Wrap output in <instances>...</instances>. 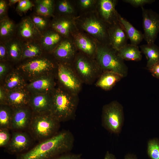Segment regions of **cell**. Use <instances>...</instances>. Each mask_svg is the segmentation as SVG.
Instances as JSON below:
<instances>
[{
  "label": "cell",
  "instance_id": "obj_5",
  "mask_svg": "<svg viewBox=\"0 0 159 159\" xmlns=\"http://www.w3.org/2000/svg\"><path fill=\"white\" fill-rule=\"evenodd\" d=\"M124 121L123 108L122 105L114 101L105 105L102 116L103 126L110 132L119 134Z\"/></svg>",
  "mask_w": 159,
  "mask_h": 159
},
{
  "label": "cell",
  "instance_id": "obj_31",
  "mask_svg": "<svg viewBox=\"0 0 159 159\" xmlns=\"http://www.w3.org/2000/svg\"><path fill=\"white\" fill-rule=\"evenodd\" d=\"M14 25L13 23L8 19H5L0 22V34L1 37H6L13 32Z\"/></svg>",
  "mask_w": 159,
  "mask_h": 159
},
{
  "label": "cell",
  "instance_id": "obj_15",
  "mask_svg": "<svg viewBox=\"0 0 159 159\" xmlns=\"http://www.w3.org/2000/svg\"><path fill=\"white\" fill-rule=\"evenodd\" d=\"M29 100L26 92L20 89L10 91L6 96L7 105L14 108L25 106Z\"/></svg>",
  "mask_w": 159,
  "mask_h": 159
},
{
  "label": "cell",
  "instance_id": "obj_27",
  "mask_svg": "<svg viewBox=\"0 0 159 159\" xmlns=\"http://www.w3.org/2000/svg\"><path fill=\"white\" fill-rule=\"evenodd\" d=\"M41 52V49L38 44L28 42L24 45L21 57L24 58H32L39 55Z\"/></svg>",
  "mask_w": 159,
  "mask_h": 159
},
{
  "label": "cell",
  "instance_id": "obj_13",
  "mask_svg": "<svg viewBox=\"0 0 159 159\" xmlns=\"http://www.w3.org/2000/svg\"><path fill=\"white\" fill-rule=\"evenodd\" d=\"M53 64L46 59H39L29 61L21 67L23 70L31 75L42 74L51 70Z\"/></svg>",
  "mask_w": 159,
  "mask_h": 159
},
{
  "label": "cell",
  "instance_id": "obj_20",
  "mask_svg": "<svg viewBox=\"0 0 159 159\" xmlns=\"http://www.w3.org/2000/svg\"><path fill=\"white\" fill-rule=\"evenodd\" d=\"M117 51L119 56L124 60L139 61L142 58L138 45L127 44Z\"/></svg>",
  "mask_w": 159,
  "mask_h": 159
},
{
  "label": "cell",
  "instance_id": "obj_1",
  "mask_svg": "<svg viewBox=\"0 0 159 159\" xmlns=\"http://www.w3.org/2000/svg\"><path fill=\"white\" fill-rule=\"evenodd\" d=\"M74 139L69 131L63 130L41 141L28 151L17 155L16 159H52L70 152Z\"/></svg>",
  "mask_w": 159,
  "mask_h": 159
},
{
  "label": "cell",
  "instance_id": "obj_42",
  "mask_svg": "<svg viewBox=\"0 0 159 159\" xmlns=\"http://www.w3.org/2000/svg\"><path fill=\"white\" fill-rule=\"evenodd\" d=\"M6 8V5L5 2L3 0L0 1V15H3L5 12Z\"/></svg>",
  "mask_w": 159,
  "mask_h": 159
},
{
  "label": "cell",
  "instance_id": "obj_37",
  "mask_svg": "<svg viewBox=\"0 0 159 159\" xmlns=\"http://www.w3.org/2000/svg\"><path fill=\"white\" fill-rule=\"evenodd\" d=\"M58 9L60 12L64 13H71L73 11L69 3L65 0L60 2L58 5Z\"/></svg>",
  "mask_w": 159,
  "mask_h": 159
},
{
  "label": "cell",
  "instance_id": "obj_34",
  "mask_svg": "<svg viewBox=\"0 0 159 159\" xmlns=\"http://www.w3.org/2000/svg\"><path fill=\"white\" fill-rule=\"evenodd\" d=\"M37 5L36 11L37 13L40 15L48 16L50 15L52 13L53 9L43 5L39 0L36 1Z\"/></svg>",
  "mask_w": 159,
  "mask_h": 159
},
{
  "label": "cell",
  "instance_id": "obj_39",
  "mask_svg": "<svg viewBox=\"0 0 159 159\" xmlns=\"http://www.w3.org/2000/svg\"><path fill=\"white\" fill-rule=\"evenodd\" d=\"M32 21L39 30L44 29L47 25L46 21L39 16H34L33 18Z\"/></svg>",
  "mask_w": 159,
  "mask_h": 159
},
{
  "label": "cell",
  "instance_id": "obj_11",
  "mask_svg": "<svg viewBox=\"0 0 159 159\" xmlns=\"http://www.w3.org/2000/svg\"><path fill=\"white\" fill-rule=\"evenodd\" d=\"M32 117L30 110L25 106L14 108L11 129L18 131L28 127Z\"/></svg>",
  "mask_w": 159,
  "mask_h": 159
},
{
  "label": "cell",
  "instance_id": "obj_45",
  "mask_svg": "<svg viewBox=\"0 0 159 159\" xmlns=\"http://www.w3.org/2000/svg\"><path fill=\"white\" fill-rule=\"evenodd\" d=\"M6 69V67L5 65L2 63L0 64V76L2 77L5 73Z\"/></svg>",
  "mask_w": 159,
  "mask_h": 159
},
{
  "label": "cell",
  "instance_id": "obj_22",
  "mask_svg": "<svg viewBox=\"0 0 159 159\" xmlns=\"http://www.w3.org/2000/svg\"><path fill=\"white\" fill-rule=\"evenodd\" d=\"M53 81L50 77H42L30 83L28 88L37 92H45L50 90L53 86Z\"/></svg>",
  "mask_w": 159,
  "mask_h": 159
},
{
  "label": "cell",
  "instance_id": "obj_28",
  "mask_svg": "<svg viewBox=\"0 0 159 159\" xmlns=\"http://www.w3.org/2000/svg\"><path fill=\"white\" fill-rule=\"evenodd\" d=\"M5 46L8 53L12 59L18 60L21 57L22 49L20 44L18 41H10Z\"/></svg>",
  "mask_w": 159,
  "mask_h": 159
},
{
  "label": "cell",
  "instance_id": "obj_32",
  "mask_svg": "<svg viewBox=\"0 0 159 159\" xmlns=\"http://www.w3.org/2000/svg\"><path fill=\"white\" fill-rule=\"evenodd\" d=\"M147 153L151 159H159V141L152 139L148 142Z\"/></svg>",
  "mask_w": 159,
  "mask_h": 159
},
{
  "label": "cell",
  "instance_id": "obj_44",
  "mask_svg": "<svg viewBox=\"0 0 159 159\" xmlns=\"http://www.w3.org/2000/svg\"><path fill=\"white\" fill-rule=\"evenodd\" d=\"M92 2L91 0H81L80 3L81 6L84 8H87L90 6Z\"/></svg>",
  "mask_w": 159,
  "mask_h": 159
},
{
  "label": "cell",
  "instance_id": "obj_43",
  "mask_svg": "<svg viewBox=\"0 0 159 159\" xmlns=\"http://www.w3.org/2000/svg\"><path fill=\"white\" fill-rule=\"evenodd\" d=\"M39 1L43 5L49 8L53 9V4L52 1L50 0H42Z\"/></svg>",
  "mask_w": 159,
  "mask_h": 159
},
{
  "label": "cell",
  "instance_id": "obj_48",
  "mask_svg": "<svg viewBox=\"0 0 159 159\" xmlns=\"http://www.w3.org/2000/svg\"><path fill=\"white\" fill-rule=\"evenodd\" d=\"M20 1L19 0H9V4L10 5H12L17 2H18Z\"/></svg>",
  "mask_w": 159,
  "mask_h": 159
},
{
  "label": "cell",
  "instance_id": "obj_12",
  "mask_svg": "<svg viewBox=\"0 0 159 159\" xmlns=\"http://www.w3.org/2000/svg\"><path fill=\"white\" fill-rule=\"evenodd\" d=\"M117 2V1L114 0L100 1V12L102 20L109 26L119 21L120 14L115 9Z\"/></svg>",
  "mask_w": 159,
  "mask_h": 159
},
{
  "label": "cell",
  "instance_id": "obj_4",
  "mask_svg": "<svg viewBox=\"0 0 159 159\" xmlns=\"http://www.w3.org/2000/svg\"><path fill=\"white\" fill-rule=\"evenodd\" d=\"M52 98L50 114L59 122L72 119L74 115L77 103L74 97L60 90H57Z\"/></svg>",
  "mask_w": 159,
  "mask_h": 159
},
{
  "label": "cell",
  "instance_id": "obj_9",
  "mask_svg": "<svg viewBox=\"0 0 159 159\" xmlns=\"http://www.w3.org/2000/svg\"><path fill=\"white\" fill-rule=\"evenodd\" d=\"M110 44L118 51L127 44L128 38L119 20L109 26Z\"/></svg>",
  "mask_w": 159,
  "mask_h": 159
},
{
  "label": "cell",
  "instance_id": "obj_33",
  "mask_svg": "<svg viewBox=\"0 0 159 159\" xmlns=\"http://www.w3.org/2000/svg\"><path fill=\"white\" fill-rule=\"evenodd\" d=\"M11 139L8 129H0V147H6L9 143Z\"/></svg>",
  "mask_w": 159,
  "mask_h": 159
},
{
  "label": "cell",
  "instance_id": "obj_29",
  "mask_svg": "<svg viewBox=\"0 0 159 159\" xmlns=\"http://www.w3.org/2000/svg\"><path fill=\"white\" fill-rule=\"evenodd\" d=\"M60 36L57 33L50 32L46 34L42 40V44L46 48L49 49L52 47L59 41Z\"/></svg>",
  "mask_w": 159,
  "mask_h": 159
},
{
  "label": "cell",
  "instance_id": "obj_38",
  "mask_svg": "<svg viewBox=\"0 0 159 159\" xmlns=\"http://www.w3.org/2000/svg\"><path fill=\"white\" fill-rule=\"evenodd\" d=\"M52 159H83L81 154H76L70 152L59 155Z\"/></svg>",
  "mask_w": 159,
  "mask_h": 159
},
{
  "label": "cell",
  "instance_id": "obj_2",
  "mask_svg": "<svg viewBox=\"0 0 159 159\" xmlns=\"http://www.w3.org/2000/svg\"><path fill=\"white\" fill-rule=\"evenodd\" d=\"M97 60L104 71L117 73L123 77L127 76L128 68L124 60L118 54L117 51L110 44H103L97 51Z\"/></svg>",
  "mask_w": 159,
  "mask_h": 159
},
{
  "label": "cell",
  "instance_id": "obj_16",
  "mask_svg": "<svg viewBox=\"0 0 159 159\" xmlns=\"http://www.w3.org/2000/svg\"><path fill=\"white\" fill-rule=\"evenodd\" d=\"M18 33L21 38L27 40L34 39L40 35L39 29L29 18H25L21 21L19 26Z\"/></svg>",
  "mask_w": 159,
  "mask_h": 159
},
{
  "label": "cell",
  "instance_id": "obj_26",
  "mask_svg": "<svg viewBox=\"0 0 159 159\" xmlns=\"http://www.w3.org/2000/svg\"><path fill=\"white\" fill-rule=\"evenodd\" d=\"M76 42L79 48L84 52L89 55L93 53L95 46L87 37L81 35H78L76 37Z\"/></svg>",
  "mask_w": 159,
  "mask_h": 159
},
{
  "label": "cell",
  "instance_id": "obj_24",
  "mask_svg": "<svg viewBox=\"0 0 159 159\" xmlns=\"http://www.w3.org/2000/svg\"><path fill=\"white\" fill-rule=\"evenodd\" d=\"M0 109V129H11L13 110L7 106L2 105Z\"/></svg>",
  "mask_w": 159,
  "mask_h": 159
},
{
  "label": "cell",
  "instance_id": "obj_21",
  "mask_svg": "<svg viewBox=\"0 0 159 159\" xmlns=\"http://www.w3.org/2000/svg\"><path fill=\"white\" fill-rule=\"evenodd\" d=\"M76 66L78 72L85 79L89 80L93 77L95 73L93 67L85 58L82 57L78 58Z\"/></svg>",
  "mask_w": 159,
  "mask_h": 159
},
{
  "label": "cell",
  "instance_id": "obj_23",
  "mask_svg": "<svg viewBox=\"0 0 159 159\" xmlns=\"http://www.w3.org/2000/svg\"><path fill=\"white\" fill-rule=\"evenodd\" d=\"M74 49L72 43L68 41L61 42L57 47L54 53L58 58L67 59L70 58L73 54Z\"/></svg>",
  "mask_w": 159,
  "mask_h": 159
},
{
  "label": "cell",
  "instance_id": "obj_17",
  "mask_svg": "<svg viewBox=\"0 0 159 159\" xmlns=\"http://www.w3.org/2000/svg\"><path fill=\"white\" fill-rule=\"evenodd\" d=\"M139 47L147 59L146 68L148 70L159 62V47L155 43L143 44Z\"/></svg>",
  "mask_w": 159,
  "mask_h": 159
},
{
  "label": "cell",
  "instance_id": "obj_3",
  "mask_svg": "<svg viewBox=\"0 0 159 159\" xmlns=\"http://www.w3.org/2000/svg\"><path fill=\"white\" fill-rule=\"evenodd\" d=\"M37 114L32 117L28 127L35 139L42 141L58 132L60 122L50 113Z\"/></svg>",
  "mask_w": 159,
  "mask_h": 159
},
{
  "label": "cell",
  "instance_id": "obj_40",
  "mask_svg": "<svg viewBox=\"0 0 159 159\" xmlns=\"http://www.w3.org/2000/svg\"><path fill=\"white\" fill-rule=\"evenodd\" d=\"M154 77L159 79V62L148 70Z\"/></svg>",
  "mask_w": 159,
  "mask_h": 159
},
{
  "label": "cell",
  "instance_id": "obj_18",
  "mask_svg": "<svg viewBox=\"0 0 159 159\" xmlns=\"http://www.w3.org/2000/svg\"><path fill=\"white\" fill-rule=\"evenodd\" d=\"M119 20L122 25L130 44L138 45L144 39L143 34L120 15Z\"/></svg>",
  "mask_w": 159,
  "mask_h": 159
},
{
  "label": "cell",
  "instance_id": "obj_25",
  "mask_svg": "<svg viewBox=\"0 0 159 159\" xmlns=\"http://www.w3.org/2000/svg\"><path fill=\"white\" fill-rule=\"evenodd\" d=\"M23 80L18 73L12 72L7 77L5 81V87L9 91L20 89L23 85Z\"/></svg>",
  "mask_w": 159,
  "mask_h": 159
},
{
  "label": "cell",
  "instance_id": "obj_41",
  "mask_svg": "<svg viewBox=\"0 0 159 159\" xmlns=\"http://www.w3.org/2000/svg\"><path fill=\"white\" fill-rule=\"evenodd\" d=\"M8 53L7 48L5 45L1 44L0 45V58L1 59H3L6 57Z\"/></svg>",
  "mask_w": 159,
  "mask_h": 159
},
{
  "label": "cell",
  "instance_id": "obj_14",
  "mask_svg": "<svg viewBox=\"0 0 159 159\" xmlns=\"http://www.w3.org/2000/svg\"><path fill=\"white\" fill-rule=\"evenodd\" d=\"M29 103L33 111L37 114L50 112L52 98L46 95L39 94L35 95L29 100Z\"/></svg>",
  "mask_w": 159,
  "mask_h": 159
},
{
  "label": "cell",
  "instance_id": "obj_8",
  "mask_svg": "<svg viewBox=\"0 0 159 159\" xmlns=\"http://www.w3.org/2000/svg\"><path fill=\"white\" fill-rule=\"evenodd\" d=\"M31 139L26 132L16 131L14 132L10 141L6 147V151L10 154L17 155L25 152L31 144Z\"/></svg>",
  "mask_w": 159,
  "mask_h": 159
},
{
  "label": "cell",
  "instance_id": "obj_30",
  "mask_svg": "<svg viewBox=\"0 0 159 159\" xmlns=\"http://www.w3.org/2000/svg\"><path fill=\"white\" fill-rule=\"evenodd\" d=\"M70 22L68 20L62 19L57 21L52 24V27L59 34L67 35L71 27Z\"/></svg>",
  "mask_w": 159,
  "mask_h": 159
},
{
  "label": "cell",
  "instance_id": "obj_36",
  "mask_svg": "<svg viewBox=\"0 0 159 159\" xmlns=\"http://www.w3.org/2000/svg\"><path fill=\"white\" fill-rule=\"evenodd\" d=\"M33 6V4L29 0H20L18 2L17 9L19 11L24 12L28 10Z\"/></svg>",
  "mask_w": 159,
  "mask_h": 159
},
{
  "label": "cell",
  "instance_id": "obj_6",
  "mask_svg": "<svg viewBox=\"0 0 159 159\" xmlns=\"http://www.w3.org/2000/svg\"><path fill=\"white\" fill-rule=\"evenodd\" d=\"M141 9L144 39L147 44L154 43L159 33V14L143 6Z\"/></svg>",
  "mask_w": 159,
  "mask_h": 159
},
{
  "label": "cell",
  "instance_id": "obj_46",
  "mask_svg": "<svg viewBox=\"0 0 159 159\" xmlns=\"http://www.w3.org/2000/svg\"><path fill=\"white\" fill-rule=\"evenodd\" d=\"M104 159H116L115 156L113 154L107 151L105 155Z\"/></svg>",
  "mask_w": 159,
  "mask_h": 159
},
{
  "label": "cell",
  "instance_id": "obj_35",
  "mask_svg": "<svg viewBox=\"0 0 159 159\" xmlns=\"http://www.w3.org/2000/svg\"><path fill=\"white\" fill-rule=\"evenodd\" d=\"M122 1L135 7H141L145 5L151 4L155 1V0H123Z\"/></svg>",
  "mask_w": 159,
  "mask_h": 159
},
{
  "label": "cell",
  "instance_id": "obj_7",
  "mask_svg": "<svg viewBox=\"0 0 159 159\" xmlns=\"http://www.w3.org/2000/svg\"><path fill=\"white\" fill-rule=\"evenodd\" d=\"M82 27L87 32L96 37L106 44H110L109 26L102 20L93 18L87 19L82 24Z\"/></svg>",
  "mask_w": 159,
  "mask_h": 159
},
{
  "label": "cell",
  "instance_id": "obj_47",
  "mask_svg": "<svg viewBox=\"0 0 159 159\" xmlns=\"http://www.w3.org/2000/svg\"><path fill=\"white\" fill-rule=\"evenodd\" d=\"M124 159H138L136 155L132 154H128L125 157Z\"/></svg>",
  "mask_w": 159,
  "mask_h": 159
},
{
  "label": "cell",
  "instance_id": "obj_19",
  "mask_svg": "<svg viewBox=\"0 0 159 159\" xmlns=\"http://www.w3.org/2000/svg\"><path fill=\"white\" fill-rule=\"evenodd\" d=\"M123 77L119 74L112 71H105L96 82V85L102 89L111 90Z\"/></svg>",
  "mask_w": 159,
  "mask_h": 159
},
{
  "label": "cell",
  "instance_id": "obj_10",
  "mask_svg": "<svg viewBox=\"0 0 159 159\" xmlns=\"http://www.w3.org/2000/svg\"><path fill=\"white\" fill-rule=\"evenodd\" d=\"M58 77L62 84L73 92L79 91L81 83L73 72L70 68L62 65H59L58 69Z\"/></svg>",
  "mask_w": 159,
  "mask_h": 159
}]
</instances>
